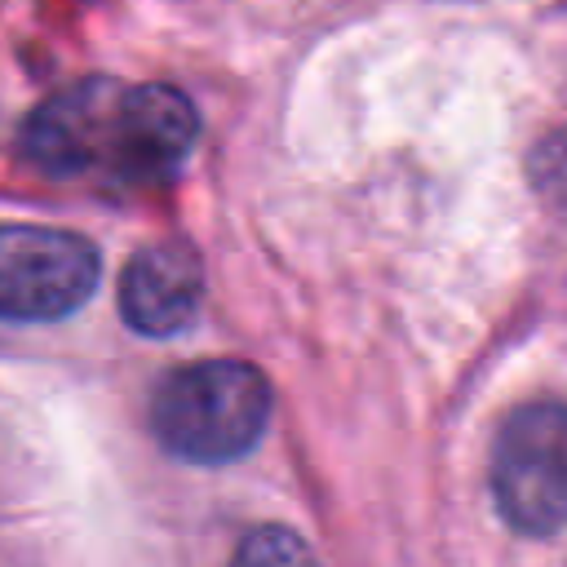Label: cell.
Here are the masks:
<instances>
[{
    "instance_id": "1",
    "label": "cell",
    "mask_w": 567,
    "mask_h": 567,
    "mask_svg": "<svg viewBox=\"0 0 567 567\" xmlns=\"http://www.w3.org/2000/svg\"><path fill=\"white\" fill-rule=\"evenodd\" d=\"M199 137L190 97L173 84L84 75L49 93L18 133L22 159L53 182L146 186L182 168Z\"/></svg>"
},
{
    "instance_id": "2",
    "label": "cell",
    "mask_w": 567,
    "mask_h": 567,
    "mask_svg": "<svg viewBox=\"0 0 567 567\" xmlns=\"http://www.w3.org/2000/svg\"><path fill=\"white\" fill-rule=\"evenodd\" d=\"M270 408V381L252 363L199 359L159 377L151 394V434L190 465H230L261 443Z\"/></svg>"
},
{
    "instance_id": "3",
    "label": "cell",
    "mask_w": 567,
    "mask_h": 567,
    "mask_svg": "<svg viewBox=\"0 0 567 567\" xmlns=\"http://www.w3.org/2000/svg\"><path fill=\"white\" fill-rule=\"evenodd\" d=\"M492 501L518 536H554L567 527V403H518L492 443Z\"/></svg>"
},
{
    "instance_id": "4",
    "label": "cell",
    "mask_w": 567,
    "mask_h": 567,
    "mask_svg": "<svg viewBox=\"0 0 567 567\" xmlns=\"http://www.w3.org/2000/svg\"><path fill=\"white\" fill-rule=\"evenodd\" d=\"M97 279L102 261L84 235L31 221H0V319H66L93 297Z\"/></svg>"
},
{
    "instance_id": "5",
    "label": "cell",
    "mask_w": 567,
    "mask_h": 567,
    "mask_svg": "<svg viewBox=\"0 0 567 567\" xmlns=\"http://www.w3.org/2000/svg\"><path fill=\"white\" fill-rule=\"evenodd\" d=\"M204 301V266L190 244L164 239L137 248L120 275V315L142 337H173L190 328Z\"/></svg>"
},
{
    "instance_id": "6",
    "label": "cell",
    "mask_w": 567,
    "mask_h": 567,
    "mask_svg": "<svg viewBox=\"0 0 567 567\" xmlns=\"http://www.w3.org/2000/svg\"><path fill=\"white\" fill-rule=\"evenodd\" d=\"M235 558L239 563H297V558H310V549L288 527H257L244 536Z\"/></svg>"
},
{
    "instance_id": "7",
    "label": "cell",
    "mask_w": 567,
    "mask_h": 567,
    "mask_svg": "<svg viewBox=\"0 0 567 567\" xmlns=\"http://www.w3.org/2000/svg\"><path fill=\"white\" fill-rule=\"evenodd\" d=\"M532 182L545 195H554V199L567 195V133H549L536 146V155H532Z\"/></svg>"
}]
</instances>
